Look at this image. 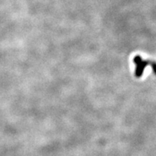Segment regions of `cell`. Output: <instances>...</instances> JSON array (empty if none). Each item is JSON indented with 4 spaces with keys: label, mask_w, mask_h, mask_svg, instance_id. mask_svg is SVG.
<instances>
[{
    "label": "cell",
    "mask_w": 156,
    "mask_h": 156,
    "mask_svg": "<svg viewBox=\"0 0 156 156\" xmlns=\"http://www.w3.org/2000/svg\"><path fill=\"white\" fill-rule=\"evenodd\" d=\"M148 65H150V61H144V60L139 64H137L136 71H135V76L137 78L141 77L143 76V74H144V69Z\"/></svg>",
    "instance_id": "6da1fadb"
},
{
    "label": "cell",
    "mask_w": 156,
    "mask_h": 156,
    "mask_svg": "<svg viewBox=\"0 0 156 156\" xmlns=\"http://www.w3.org/2000/svg\"><path fill=\"white\" fill-rule=\"evenodd\" d=\"M142 61H143V58H142L140 55H136V57L133 58L134 63L136 64V65L140 63V62H141Z\"/></svg>",
    "instance_id": "7a4b0ae2"
},
{
    "label": "cell",
    "mask_w": 156,
    "mask_h": 156,
    "mask_svg": "<svg viewBox=\"0 0 156 156\" xmlns=\"http://www.w3.org/2000/svg\"><path fill=\"white\" fill-rule=\"evenodd\" d=\"M150 65L151 66L153 73H154V74L156 76V62H151L150 61Z\"/></svg>",
    "instance_id": "3957f363"
}]
</instances>
